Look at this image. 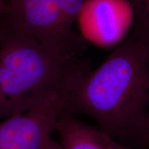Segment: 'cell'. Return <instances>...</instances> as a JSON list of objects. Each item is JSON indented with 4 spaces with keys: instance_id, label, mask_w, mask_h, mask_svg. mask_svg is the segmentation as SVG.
Wrapping results in <instances>:
<instances>
[{
    "instance_id": "cell-8",
    "label": "cell",
    "mask_w": 149,
    "mask_h": 149,
    "mask_svg": "<svg viewBox=\"0 0 149 149\" xmlns=\"http://www.w3.org/2000/svg\"><path fill=\"white\" fill-rule=\"evenodd\" d=\"M40 149H62L60 144L52 139L51 136L46 139Z\"/></svg>"
},
{
    "instance_id": "cell-2",
    "label": "cell",
    "mask_w": 149,
    "mask_h": 149,
    "mask_svg": "<svg viewBox=\"0 0 149 149\" xmlns=\"http://www.w3.org/2000/svg\"><path fill=\"white\" fill-rule=\"evenodd\" d=\"M91 70L79 54L0 32V120L23 113L53 95L71 94Z\"/></svg>"
},
{
    "instance_id": "cell-10",
    "label": "cell",
    "mask_w": 149,
    "mask_h": 149,
    "mask_svg": "<svg viewBox=\"0 0 149 149\" xmlns=\"http://www.w3.org/2000/svg\"><path fill=\"white\" fill-rule=\"evenodd\" d=\"M7 1H8V3H9V1H10V0H7Z\"/></svg>"
},
{
    "instance_id": "cell-4",
    "label": "cell",
    "mask_w": 149,
    "mask_h": 149,
    "mask_svg": "<svg viewBox=\"0 0 149 149\" xmlns=\"http://www.w3.org/2000/svg\"><path fill=\"white\" fill-rule=\"evenodd\" d=\"M69 98L70 94L53 95L0 122V149H40L66 113Z\"/></svg>"
},
{
    "instance_id": "cell-3",
    "label": "cell",
    "mask_w": 149,
    "mask_h": 149,
    "mask_svg": "<svg viewBox=\"0 0 149 149\" xmlns=\"http://www.w3.org/2000/svg\"><path fill=\"white\" fill-rule=\"evenodd\" d=\"M88 0H10L0 32L28 37L44 46L70 53L82 51L72 31Z\"/></svg>"
},
{
    "instance_id": "cell-7",
    "label": "cell",
    "mask_w": 149,
    "mask_h": 149,
    "mask_svg": "<svg viewBox=\"0 0 149 149\" xmlns=\"http://www.w3.org/2000/svg\"><path fill=\"white\" fill-rule=\"evenodd\" d=\"M148 148H149V109L146 128H145L144 133H143L140 139H139L137 148L145 149Z\"/></svg>"
},
{
    "instance_id": "cell-5",
    "label": "cell",
    "mask_w": 149,
    "mask_h": 149,
    "mask_svg": "<svg viewBox=\"0 0 149 149\" xmlns=\"http://www.w3.org/2000/svg\"><path fill=\"white\" fill-rule=\"evenodd\" d=\"M57 131L62 149H128L99 128L65 113L59 117Z\"/></svg>"
},
{
    "instance_id": "cell-9",
    "label": "cell",
    "mask_w": 149,
    "mask_h": 149,
    "mask_svg": "<svg viewBox=\"0 0 149 149\" xmlns=\"http://www.w3.org/2000/svg\"><path fill=\"white\" fill-rule=\"evenodd\" d=\"M8 8V3L7 0H0V25L2 22L3 17Z\"/></svg>"
},
{
    "instance_id": "cell-1",
    "label": "cell",
    "mask_w": 149,
    "mask_h": 149,
    "mask_svg": "<svg viewBox=\"0 0 149 149\" xmlns=\"http://www.w3.org/2000/svg\"><path fill=\"white\" fill-rule=\"evenodd\" d=\"M149 109V48L132 37L74 89L66 113H83L128 149L137 148Z\"/></svg>"
},
{
    "instance_id": "cell-6",
    "label": "cell",
    "mask_w": 149,
    "mask_h": 149,
    "mask_svg": "<svg viewBox=\"0 0 149 149\" xmlns=\"http://www.w3.org/2000/svg\"><path fill=\"white\" fill-rule=\"evenodd\" d=\"M133 13L132 37L149 48V0H126Z\"/></svg>"
}]
</instances>
